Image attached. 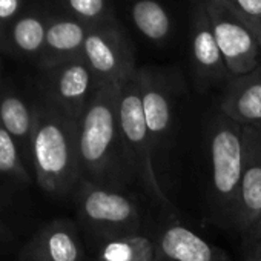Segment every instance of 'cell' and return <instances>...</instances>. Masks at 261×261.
Returning <instances> with one entry per match:
<instances>
[{"label": "cell", "mask_w": 261, "mask_h": 261, "mask_svg": "<svg viewBox=\"0 0 261 261\" xmlns=\"http://www.w3.org/2000/svg\"><path fill=\"white\" fill-rule=\"evenodd\" d=\"M120 86H100L79 120L82 180L126 189L136 180L118 124Z\"/></svg>", "instance_id": "1"}, {"label": "cell", "mask_w": 261, "mask_h": 261, "mask_svg": "<svg viewBox=\"0 0 261 261\" xmlns=\"http://www.w3.org/2000/svg\"><path fill=\"white\" fill-rule=\"evenodd\" d=\"M31 92L36 105L31 140V172L34 183L54 198L72 197L82 180L79 121L68 118L43 101L33 89Z\"/></svg>", "instance_id": "2"}, {"label": "cell", "mask_w": 261, "mask_h": 261, "mask_svg": "<svg viewBox=\"0 0 261 261\" xmlns=\"http://www.w3.org/2000/svg\"><path fill=\"white\" fill-rule=\"evenodd\" d=\"M71 198L86 244L142 233V207L126 189L80 180Z\"/></svg>", "instance_id": "3"}, {"label": "cell", "mask_w": 261, "mask_h": 261, "mask_svg": "<svg viewBox=\"0 0 261 261\" xmlns=\"http://www.w3.org/2000/svg\"><path fill=\"white\" fill-rule=\"evenodd\" d=\"M209 204L214 221L233 227L243 171V126L220 109L209 121Z\"/></svg>", "instance_id": "4"}, {"label": "cell", "mask_w": 261, "mask_h": 261, "mask_svg": "<svg viewBox=\"0 0 261 261\" xmlns=\"http://www.w3.org/2000/svg\"><path fill=\"white\" fill-rule=\"evenodd\" d=\"M118 124L129 165L145 191L160 204L171 207L155 171V146L146 123L137 72L118 89Z\"/></svg>", "instance_id": "5"}, {"label": "cell", "mask_w": 261, "mask_h": 261, "mask_svg": "<svg viewBox=\"0 0 261 261\" xmlns=\"http://www.w3.org/2000/svg\"><path fill=\"white\" fill-rule=\"evenodd\" d=\"M28 85L37 97L74 121L82 118L97 91L94 74L83 57L36 68Z\"/></svg>", "instance_id": "6"}, {"label": "cell", "mask_w": 261, "mask_h": 261, "mask_svg": "<svg viewBox=\"0 0 261 261\" xmlns=\"http://www.w3.org/2000/svg\"><path fill=\"white\" fill-rule=\"evenodd\" d=\"M82 57L91 68L97 88L121 86L139 69L133 42L118 19L89 28Z\"/></svg>", "instance_id": "7"}, {"label": "cell", "mask_w": 261, "mask_h": 261, "mask_svg": "<svg viewBox=\"0 0 261 261\" xmlns=\"http://www.w3.org/2000/svg\"><path fill=\"white\" fill-rule=\"evenodd\" d=\"M211 22L215 42L232 77L244 75L261 65V42L220 0H200Z\"/></svg>", "instance_id": "8"}, {"label": "cell", "mask_w": 261, "mask_h": 261, "mask_svg": "<svg viewBox=\"0 0 261 261\" xmlns=\"http://www.w3.org/2000/svg\"><path fill=\"white\" fill-rule=\"evenodd\" d=\"M142 103L155 151L169 140L174 126L177 80L174 71L157 66H139Z\"/></svg>", "instance_id": "9"}, {"label": "cell", "mask_w": 261, "mask_h": 261, "mask_svg": "<svg viewBox=\"0 0 261 261\" xmlns=\"http://www.w3.org/2000/svg\"><path fill=\"white\" fill-rule=\"evenodd\" d=\"M16 261H89V255L77 221L59 217L33 232Z\"/></svg>", "instance_id": "10"}, {"label": "cell", "mask_w": 261, "mask_h": 261, "mask_svg": "<svg viewBox=\"0 0 261 261\" xmlns=\"http://www.w3.org/2000/svg\"><path fill=\"white\" fill-rule=\"evenodd\" d=\"M191 2L189 56L194 80L200 89L226 85L232 75L215 42L206 10L200 0H191Z\"/></svg>", "instance_id": "11"}, {"label": "cell", "mask_w": 261, "mask_h": 261, "mask_svg": "<svg viewBox=\"0 0 261 261\" xmlns=\"http://www.w3.org/2000/svg\"><path fill=\"white\" fill-rule=\"evenodd\" d=\"M261 212V129L243 127V171L233 229L241 235Z\"/></svg>", "instance_id": "12"}, {"label": "cell", "mask_w": 261, "mask_h": 261, "mask_svg": "<svg viewBox=\"0 0 261 261\" xmlns=\"http://www.w3.org/2000/svg\"><path fill=\"white\" fill-rule=\"evenodd\" d=\"M49 22V7L43 0L33 4L7 30V57L36 68L42 59Z\"/></svg>", "instance_id": "13"}, {"label": "cell", "mask_w": 261, "mask_h": 261, "mask_svg": "<svg viewBox=\"0 0 261 261\" xmlns=\"http://www.w3.org/2000/svg\"><path fill=\"white\" fill-rule=\"evenodd\" d=\"M34 120L36 105L30 86L20 88L16 82L7 79L4 91L0 94V124L17 143L30 171Z\"/></svg>", "instance_id": "14"}, {"label": "cell", "mask_w": 261, "mask_h": 261, "mask_svg": "<svg viewBox=\"0 0 261 261\" xmlns=\"http://www.w3.org/2000/svg\"><path fill=\"white\" fill-rule=\"evenodd\" d=\"M154 238L155 261H232L223 249L175 220L160 226Z\"/></svg>", "instance_id": "15"}, {"label": "cell", "mask_w": 261, "mask_h": 261, "mask_svg": "<svg viewBox=\"0 0 261 261\" xmlns=\"http://www.w3.org/2000/svg\"><path fill=\"white\" fill-rule=\"evenodd\" d=\"M218 109L243 127L261 129V65L224 85Z\"/></svg>", "instance_id": "16"}, {"label": "cell", "mask_w": 261, "mask_h": 261, "mask_svg": "<svg viewBox=\"0 0 261 261\" xmlns=\"http://www.w3.org/2000/svg\"><path fill=\"white\" fill-rule=\"evenodd\" d=\"M19 192V188H0V261H16L22 246L36 230Z\"/></svg>", "instance_id": "17"}, {"label": "cell", "mask_w": 261, "mask_h": 261, "mask_svg": "<svg viewBox=\"0 0 261 261\" xmlns=\"http://www.w3.org/2000/svg\"><path fill=\"white\" fill-rule=\"evenodd\" d=\"M48 5V4H46ZM49 7V5H48ZM89 27L49 7V22L42 59L36 68L82 57ZM34 68V69H36Z\"/></svg>", "instance_id": "18"}, {"label": "cell", "mask_w": 261, "mask_h": 261, "mask_svg": "<svg viewBox=\"0 0 261 261\" xmlns=\"http://www.w3.org/2000/svg\"><path fill=\"white\" fill-rule=\"evenodd\" d=\"M129 17L139 34L157 46H165L175 34V20L160 0H130Z\"/></svg>", "instance_id": "19"}, {"label": "cell", "mask_w": 261, "mask_h": 261, "mask_svg": "<svg viewBox=\"0 0 261 261\" xmlns=\"http://www.w3.org/2000/svg\"><path fill=\"white\" fill-rule=\"evenodd\" d=\"M91 261H155L154 235L136 233L86 244Z\"/></svg>", "instance_id": "20"}, {"label": "cell", "mask_w": 261, "mask_h": 261, "mask_svg": "<svg viewBox=\"0 0 261 261\" xmlns=\"http://www.w3.org/2000/svg\"><path fill=\"white\" fill-rule=\"evenodd\" d=\"M0 181L5 186L23 189L34 181L22 152L13 137L0 124Z\"/></svg>", "instance_id": "21"}, {"label": "cell", "mask_w": 261, "mask_h": 261, "mask_svg": "<svg viewBox=\"0 0 261 261\" xmlns=\"http://www.w3.org/2000/svg\"><path fill=\"white\" fill-rule=\"evenodd\" d=\"M53 10L68 14L82 23L97 27L115 17V0H43Z\"/></svg>", "instance_id": "22"}, {"label": "cell", "mask_w": 261, "mask_h": 261, "mask_svg": "<svg viewBox=\"0 0 261 261\" xmlns=\"http://www.w3.org/2000/svg\"><path fill=\"white\" fill-rule=\"evenodd\" d=\"M220 2L246 23L261 42V0H220Z\"/></svg>", "instance_id": "23"}, {"label": "cell", "mask_w": 261, "mask_h": 261, "mask_svg": "<svg viewBox=\"0 0 261 261\" xmlns=\"http://www.w3.org/2000/svg\"><path fill=\"white\" fill-rule=\"evenodd\" d=\"M33 4V0H0V25L4 27L5 33L8 27L27 11Z\"/></svg>", "instance_id": "24"}, {"label": "cell", "mask_w": 261, "mask_h": 261, "mask_svg": "<svg viewBox=\"0 0 261 261\" xmlns=\"http://www.w3.org/2000/svg\"><path fill=\"white\" fill-rule=\"evenodd\" d=\"M244 244L249 247V252L261 247V212L252 223V226L243 233Z\"/></svg>", "instance_id": "25"}, {"label": "cell", "mask_w": 261, "mask_h": 261, "mask_svg": "<svg viewBox=\"0 0 261 261\" xmlns=\"http://www.w3.org/2000/svg\"><path fill=\"white\" fill-rule=\"evenodd\" d=\"M0 56H7V33L0 25Z\"/></svg>", "instance_id": "26"}, {"label": "cell", "mask_w": 261, "mask_h": 261, "mask_svg": "<svg viewBox=\"0 0 261 261\" xmlns=\"http://www.w3.org/2000/svg\"><path fill=\"white\" fill-rule=\"evenodd\" d=\"M5 82H7V77L4 75V71H2V66H0V94L4 91V86H5Z\"/></svg>", "instance_id": "27"}, {"label": "cell", "mask_w": 261, "mask_h": 261, "mask_svg": "<svg viewBox=\"0 0 261 261\" xmlns=\"http://www.w3.org/2000/svg\"><path fill=\"white\" fill-rule=\"evenodd\" d=\"M249 255H255V256L261 261V247H258V249H255V250L249 252Z\"/></svg>", "instance_id": "28"}, {"label": "cell", "mask_w": 261, "mask_h": 261, "mask_svg": "<svg viewBox=\"0 0 261 261\" xmlns=\"http://www.w3.org/2000/svg\"><path fill=\"white\" fill-rule=\"evenodd\" d=\"M244 261H259V259H258V258H256L255 255H249V256H247V258H246Z\"/></svg>", "instance_id": "29"}]
</instances>
